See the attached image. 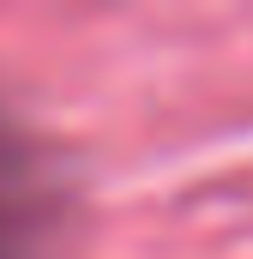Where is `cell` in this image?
Returning <instances> with one entry per match:
<instances>
[{"label": "cell", "mask_w": 253, "mask_h": 259, "mask_svg": "<svg viewBox=\"0 0 253 259\" xmlns=\"http://www.w3.org/2000/svg\"><path fill=\"white\" fill-rule=\"evenodd\" d=\"M24 169L12 157V139L0 133V259H24Z\"/></svg>", "instance_id": "1"}]
</instances>
